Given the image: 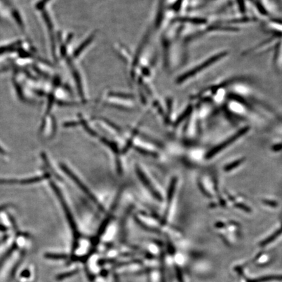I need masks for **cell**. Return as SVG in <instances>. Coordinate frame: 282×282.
<instances>
[{
  "label": "cell",
  "mask_w": 282,
  "mask_h": 282,
  "mask_svg": "<svg viewBox=\"0 0 282 282\" xmlns=\"http://www.w3.org/2000/svg\"><path fill=\"white\" fill-rule=\"evenodd\" d=\"M20 257L19 251L15 249H12L11 251L5 256L2 262L0 263V281L8 278L7 276L13 271Z\"/></svg>",
  "instance_id": "1"
},
{
  "label": "cell",
  "mask_w": 282,
  "mask_h": 282,
  "mask_svg": "<svg viewBox=\"0 0 282 282\" xmlns=\"http://www.w3.org/2000/svg\"><path fill=\"white\" fill-rule=\"evenodd\" d=\"M246 129H244V130H242L241 132L237 133L236 135H234V137L229 138V140H227V142L223 143V144L218 146V147H216V149L212 150L210 154H208V157H211L212 156H214V155H215L217 154L218 152L221 151V150H222L223 149H225V146L229 144H232V143L234 142V140H236L237 138L241 137V135H243L244 133H246Z\"/></svg>",
  "instance_id": "2"
}]
</instances>
